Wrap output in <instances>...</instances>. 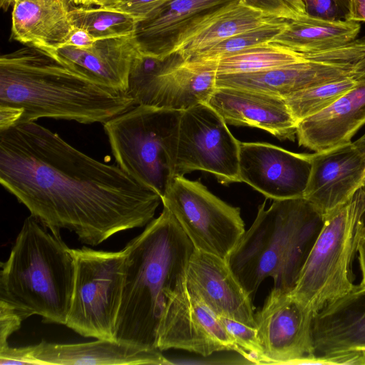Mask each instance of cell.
Listing matches in <instances>:
<instances>
[{"label":"cell","mask_w":365,"mask_h":365,"mask_svg":"<svg viewBox=\"0 0 365 365\" xmlns=\"http://www.w3.org/2000/svg\"><path fill=\"white\" fill-rule=\"evenodd\" d=\"M138 52L132 34L98 39L93 46L87 49L63 45L48 53L96 82L126 92L132 64Z\"/></svg>","instance_id":"obj_22"},{"label":"cell","mask_w":365,"mask_h":365,"mask_svg":"<svg viewBox=\"0 0 365 365\" xmlns=\"http://www.w3.org/2000/svg\"><path fill=\"white\" fill-rule=\"evenodd\" d=\"M182 349L207 357L215 352L244 351L219 317L186 289L168 307L160 325L158 349Z\"/></svg>","instance_id":"obj_13"},{"label":"cell","mask_w":365,"mask_h":365,"mask_svg":"<svg viewBox=\"0 0 365 365\" xmlns=\"http://www.w3.org/2000/svg\"><path fill=\"white\" fill-rule=\"evenodd\" d=\"M15 0H0L1 7L4 10L7 11L11 5L14 4Z\"/></svg>","instance_id":"obj_42"},{"label":"cell","mask_w":365,"mask_h":365,"mask_svg":"<svg viewBox=\"0 0 365 365\" xmlns=\"http://www.w3.org/2000/svg\"><path fill=\"white\" fill-rule=\"evenodd\" d=\"M216 61H197L173 53L164 59L138 53L126 93L135 105L184 111L207 103L216 89Z\"/></svg>","instance_id":"obj_9"},{"label":"cell","mask_w":365,"mask_h":365,"mask_svg":"<svg viewBox=\"0 0 365 365\" xmlns=\"http://www.w3.org/2000/svg\"><path fill=\"white\" fill-rule=\"evenodd\" d=\"M0 182L44 226L93 246L148 225L162 202L118 165L93 159L35 122L0 130Z\"/></svg>","instance_id":"obj_1"},{"label":"cell","mask_w":365,"mask_h":365,"mask_svg":"<svg viewBox=\"0 0 365 365\" xmlns=\"http://www.w3.org/2000/svg\"><path fill=\"white\" fill-rule=\"evenodd\" d=\"M354 78L356 81H365V61L356 68Z\"/></svg>","instance_id":"obj_40"},{"label":"cell","mask_w":365,"mask_h":365,"mask_svg":"<svg viewBox=\"0 0 365 365\" xmlns=\"http://www.w3.org/2000/svg\"><path fill=\"white\" fill-rule=\"evenodd\" d=\"M365 124V81L319 113L297 123L299 145L322 152L351 143Z\"/></svg>","instance_id":"obj_21"},{"label":"cell","mask_w":365,"mask_h":365,"mask_svg":"<svg viewBox=\"0 0 365 365\" xmlns=\"http://www.w3.org/2000/svg\"><path fill=\"white\" fill-rule=\"evenodd\" d=\"M365 219V187L324 217L292 295L314 315L351 292L352 264Z\"/></svg>","instance_id":"obj_7"},{"label":"cell","mask_w":365,"mask_h":365,"mask_svg":"<svg viewBox=\"0 0 365 365\" xmlns=\"http://www.w3.org/2000/svg\"><path fill=\"white\" fill-rule=\"evenodd\" d=\"M186 287L217 317L256 328L251 296L226 259L195 249L187 268Z\"/></svg>","instance_id":"obj_16"},{"label":"cell","mask_w":365,"mask_h":365,"mask_svg":"<svg viewBox=\"0 0 365 365\" xmlns=\"http://www.w3.org/2000/svg\"><path fill=\"white\" fill-rule=\"evenodd\" d=\"M257 216L227 258L252 297L267 277L273 289L292 292L323 227L324 217L304 197L274 200Z\"/></svg>","instance_id":"obj_4"},{"label":"cell","mask_w":365,"mask_h":365,"mask_svg":"<svg viewBox=\"0 0 365 365\" xmlns=\"http://www.w3.org/2000/svg\"><path fill=\"white\" fill-rule=\"evenodd\" d=\"M360 28L356 21H328L306 14L288 20L269 43L299 53H314L353 41Z\"/></svg>","instance_id":"obj_26"},{"label":"cell","mask_w":365,"mask_h":365,"mask_svg":"<svg viewBox=\"0 0 365 365\" xmlns=\"http://www.w3.org/2000/svg\"><path fill=\"white\" fill-rule=\"evenodd\" d=\"M251 7L267 15L287 20L295 19L306 15L302 0H242Z\"/></svg>","instance_id":"obj_32"},{"label":"cell","mask_w":365,"mask_h":365,"mask_svg":"<svg viewBox=\"0 0 365 365\" xmlns=\"http://www.w3.org/2000/svg\"><path fill=\"white\" fill-rule=\"evenodd\" d=\"M311 166L310 154L291 152L267 143H240V182L267 198L304 197Z\"/></svg>","instance_id":"obj_15"},{"label":"cell","mask_w":365,"mask_h":365,"mask_svg":"<svg viewBox=\"0 0 365 365\" xmlns=\"http://www.w3.org/2000/svg\"><path fill=\"white\" fill-rule=\"evenodd\" d=\"M26 217L6 262L1 263L0 300L26 319L66 325L74 289L76 264L60 232Z\"/></svg>","instance_id":"obj_5"},{"label":"cell","mask_w":365,"mask_h":365,"mask_svg":"<svg viewBox=\"0 0 365 365\" xmlns=\"http://www.w3.org/2000/svg\"><path fill=\"white\" fill-rule=\"evenodd\" d=\"M240 143L207 103L182 111L178 130L175 176L194 170L215 175L223 185L240 182Z\"/></svg>","instance_id":"obj_11"},{"label":"cell","mask_w":365,"mask_h":365,"mask_svg":"<svg viewBox=\"0 0 365 365\" xmlns=\"http://www.w3.org/2000/svg\"><path fill=\"white\" fill-rule=\"evenodd\" d=\"M182 113L135 105L103 123L117 165L161 198L175 177Z\"/></svg>","instance_id":"obj_6"},{"label":"cell","mask_w":365,"mask_h":365,"mask_svg":"<svg viewBox=\"0 0 365 365\" xmlns=\"http://www.w3.org/2000/svg\"><path fill=\"white\" fill-rule=\"evenodd\" d=\"M121 1H123V0H105V3H106L105 6H108L115 4Z\"/></svg>","instance_id":"obj_43"},{"label":"cell","mask_w":365,"mask_h":365,"mask_svg":"<svg viewBox=\"0 0 365 365\" xmlns=\"http://www.w3.org/2000/svg\"><path fill=\"white\" fill-rule=\"evenodd\" d=\"M364 187H365V183H364Z\"/></svg>","instance_id":"obj_44"},{"label":"cell","mask_w":365,"mask_h":365,"mask_svg":"<svg viewBox=\"0 0 365 365\" xmlns=\"http://www.w3.org/2000/svg\"><path fill=\"white\" fill-rule=\"evenodd\" d=\"M218 317L226 331L244 351L245 359L252 364H264V352L257 328L225 317Z\"/></svg>","instance_id":"obj_31"},{"label":"cell","mask_w":365,"mask_h":365,"mask_svg":"<svg viewBox=\"0 0 365 365\" xmlns=\"http://www.w3.org/2000/svg\"><path fill=\"white\" fill-rule=\"evenodd\" d=\"M277 19L245 4L231 1L209 13L186 29L176 39L170 54L190 58L196 53L238 34Z\"/></svg>","instance_id":"obj_25"},{"label":"cell","mask_w":365,"mask_h":365,"mask_svg":"<svg viewBox=\"0 0 365 365\" xmlns=\"http://www.w3.org/2000/svg\"><path fill=\"white\" fill-rule=\"evenodd\" d=\"M307 60L305 53L269 42L216 61L217 74L258 72Z\"/></svg>","instance_id":"obj_27"},{"label":"cell","mask_w":365,"mask_h":365,"mask_svg":"<svg viewBox=\"0 0 365 365\" xmlns=\"http://www.w3.org/2000/svg\"><path fill=\"white\" fill-rule=\"evenodd\" d=\"M306 56L304 61L272 69L217 74L216 87L243 88L284 98L312 86L354 77L356 68L345 63L339 48L306 53Z\"/></svg>","instance_id":"obj_14"},{"label":"cell","mask_w":365,"mask_h":365,"mask_svg":"<svg viewBox=\"0 0 365 365\" xmlns=\"http://www.w3.org/2000/svg\"><path fill=\"white\" fill-rule=\"evenodd\" d=\"M78 5L91 6L98 5L99 6H105V0H71Z\"/></svg>","instance_id":"obj_39"},{"label":"cell","mask_w":365,"mask_h":365,"mask_svg":"<svg viewBox=\"0 0 365 365\" xmlns=\"http://www.w3.org/2000/svg\"><path fill=\"white\" fill-rule=\"evenodd\" d=\"M124 249V280L114 340L142 349H158L163 318L172 301L186 289L195 247L163 206L159 217Z\"/></svg>","instance_id":"obj_2"},{"label":"cell","mask_w":365,"mask_h":365,"mask_svg":"<svg viewBox=\"0 0 365 365\" xmlns=\"http://www.w3.org/2000/svg\"><path fill=\"white\" fill-rule=\"evenodd\" d=\"M313 316L292 292L272 289L255 314L264 364H309L314 356Z\"/></svg>","instance_id":"obj_12"},{"label":"cell","mask_w":365,"mask_h":365,"mask_svg":"<svg viewBox=\"0 0 365 365\" xmlns=\"http://www.w3.org/2000/svg\"><path fill=\"white\" fill-rule=\"evenodd\" d=\"M287 21L284 19H274L259 27L231 36L190 58L197 61H217L268 43L284 28Z\"/></svg>","instance_id":"obj_30"},{"label":"cell","mask_w":365,"mask_h":365,"mask_svg":"<svg viewBox=\"0 0 365 365\" xmlns=\"http://www.w3.org/2000/svg\"><path fill=\"white\" fill-rule=\"evenodd\" d=\"M357 150L365 157V133L356 141L353 142Z\"/></svg>","instance_id":"obj_41"},{"label":"cell","mask_w":365,"mask_h":365,"mask_svg":"<svg viewBox=\"0 0 365 365\" xmlns=\"http://www.w3.org/2000/svg\"><path fill=\"white\" fill-rule=\"evenodd\" d=\"M209 104L227 124L267 131L279 140H294L297 123L284 98L252 90L217 87Z\"/></svg>","instance_id":"obj_18"},{"label":"cell","mask_w":365,"mask_h":365,"mask_svg":"<svg viewBox=\"0 0 365 365\" xmlns=\"http://www.w3.org/2000/svg\"><path fill=\"white\" fill-rule=\"evenodd\" d=\"M76 274L66 325L86 337L114 340L124 280L125 250L71 249Z\"/></svg>","instance_id":"obj_8"},{"label":"cell","mask_w":365,"mask_h":365,"mask_svg":"<svg viewBox=\"0 0 365 365\" xmlns=\"http://www.w3.org/2000/svg\"><path fill=\"white\" fill-rule=\"evenodd\" d=\"M311 171L304 197L325 217L365 183V157L353 142L310 154Z\"/></svg>","instance_id":"obj_17"},{"label":"cell","mask_w":365,"mask_h":365,"mask_svg":"<svg viewBox=\"0 0 365 365\" xmlns=\"http://www.w3.org/2000/svg\"><path fill=\"white\" fill-rule=\"evenodd\" d=\"M235 0H170L151 17L137 22L134 38L139 52L164 59L178 37L191 24Z\"/></svg>","instance_id":"obj_23"},{"label":"cell","mask_w":365,"mask_h":365,"mask_svg":"<svg viewBox=\"0 0 365 365\" xmlns=\"http://www.w3.org/2000/svg\"><path fill=\"white\" fill-rule=\"evenodd\" d=\"M96 41L87 31L73 26L64 45L87 49L93 46Z\"/></svg>","instance_id":"obj_36"},{"label":"cell","mask_w":365,"mask_h":365,"mask_svg":"<svg viewBox=\"0 0 365 365\" xmlns=\"http://www.w3.org/2000/svg\"><path fill=\"white\" fill-rule=\"evenodd\" d=\"M306 14L328 21H349L350 0H302Z\"/></svg>","instance_id":"obj_33"},{"label":"cell","mask_w":365,"mask_h":365,"mask_svg":"<svg viewBox=\"0 0 365 365\" xmlns=\"http://www.w3.org/2000/svg\"><path fill=\"white\" fill-rule=\"evenodd\" d=\"M0 106L40 118L105 123L135 106L126 93L103 86L54 55L27 46L0 58Z\"/></svg>","instance_id":"obj_3"},{"label":"cell","mask_w":365,"mask_h":365,"mask_svg":"<svg viewBox=\"0 0 365 365\" xmlns=\"http://www.w3.org/2000/svg\"><path fill=\"white\" fill-rule=\"evenodd\" d=\"M170 0H123L105 6L130 14L138 22L151 17Z\"/></svg>","instance_id":"obj_34"},{"label":"cell","mask_w":365,"mask_h":365,"mask_svg":"<svg viewBox=\"0 0 365 365\" xmlns=\"http://www.w3.org/2000/svg\"><path fill=\"white\" fill-rule=\"evenodd\" d=\"M71 0H15L11 37L46 51L64 45L73 29L69 17Z\"/></svg>","instance_id":"obj_24"},{"label":"cell","mask_w":365,"mask_h":365,"mask_svg":"<svg viewBox=\"0 0 365 365\" xmlns=\"http://www.w3.org/2000/svg\"><path fill=\"white\" fill-rule=\"evenodd\" d=\"M357 83L354 78L324 83L292 93L284 99L298 123L329 106Z\"/></svg>","instance_id":"obj_29"},{"label":"cell","mask_w":365,"mask_h":365,"mask_svg":"<svg viewBox=\"0 0 365 365\" xmlns=\"http://www.w3.org/2000/svg\"><path fill=\"white\" fill-rule=\"evenodd\" d=\"M26 361L33 365L170 364L159 349H142L115 340L58 344L42 341L24 347Z\"/></svg>","instance_id":"obj_20"},{"label":"cell","mask_w":365,"mask_h":365,"mask_svg":"<svg viewBox=\"0 0 365 365\" xmlns=\"http://www.w3.org/2000/svg\"><path fill=\"white\" fill-rule=\"evenodd\" d=\"M358 259L361 272V282L359 284L362 288H365V224L361 228L358 246H357Z\"/></svg>","instance_id":"obj_37"},{"label":"cell","mask_w":365,"mask_h":365,"mask_svg":"<svg viewBox=\"0 0 365 365\" xmlns=\"http://www.w3.org/2000/svg\"><path fill=\"white\" fill-rule=\"evenodd\" d=\"M312 336L316 356L365 351V288L356 285L317 312Z\"/></svg>","instance_id":"obj_19"},{"label":"cell","mask_w":365,"mask_h":365,"mask_svg":"<svg viewBox=\"0 0 365 365\" xmlns=\"http://www.w3.org/2000/svg\"><path fill=\"white\" fill-rule=\"evenodd\" d=\"M25 317L9 303L0 300V349L8 346L9 337L19 330Z\"/></svg>","instance_id":"obj_35"},{"label":"cell","mask_w":365,"mask_h":365,"mask_svg":"<svg viewBox=\"0 0 365 365\" xmlns=\"http://www.w3.org/2000/svg\"><path fill=\"white\" fill-rule=\"evenodd\" d=\"M161 200L198 251L227 259L245 232L240 209L200 181L176 175Z\"/></svg>","instance_id":"obj_10"},{"label":"cell","mask_w":365,"mask_h":365,"mask_svg":"<svg viewBox=\"0 0 365 365\" xmlns=\"http://www.w3.org/2000/svg\"><path fill=\"white\" fill-rule=\"evenodd\" d=\"M349 21H365V0H350Z\"/></svg>","instance_id":"obj_38"},{"label":"cell","mask_w":365,"mask_h":365,"mask_svg":"<svg viewBox=\"0 0 365 365\" xmlns=\"http://www.w3.org/2000/svg\"><path fill=\"white\" fill-rule=\"evenodd\" d=\"M74 27L87 31L96 40L134 34L137 21L128 14L107 8L71 7Z\"/></svg>","instance_id":"obj_28"}]
</instances>
